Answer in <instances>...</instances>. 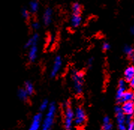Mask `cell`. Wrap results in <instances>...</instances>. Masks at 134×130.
<instances>
[{"instance_id": "cell-1", "label": "cell", "mask_w": 134, "mask_h": 130, "mask_svg": "<svg viewBox=\"0 0 134 130\" xmlns=\"http://www.w3.org/2000/svg\"><path fill=\"white\" fill-rule=\"evenodd\" d=\"M56 105L54 102L49 103L47 111H46V114L44 118H43L42 126L41 130H51L53 126L55 117L56 114Z\"/></svg>"}, {"instance_id": "cell-2", "label": "cell", "mask_w": 134, "mask_h": 130, "mask_svg": "<svg viewBox=\"0 0 134 130\" xmlns=\"http://www.w3.org/2000/svg\"><path fill=\"white\" fill-rule=\"evenodd\" d=\"M64 108V127L65 130H72L74 124V111L68 102L63 105Z\"/></svg>"}, {"instance_id": "cell-3", "label": "cell", "mask_w": 134, "mask_h": 130, "mask_svg": "<svg viewBox=\"0 0 134 130\" xmlns=\"http://www.w3.org/2000/svg\"><path fill=\"white\" fill-rule=\"evenodd\" d=\"M71 79L74 92L77 95H80L82 93L83 90V73L80 71L74 70L71 73Z\"/></svg>"}, {"instance_id": "cell-4", "label": "cell", "mask_w": 134, "mask_h": 130, "mask_svg": "<svg viewBox=\"0 0 134 130\" xmlns=\"http://www.w3.org/2000/svg\"><path fill=\"white\" fill-rule=\"evenodd\" d=\"M115 119L118 126V130H127V118L125 114H124L121 107L117 106L115 108Z\"/></svg>"}, {"instance_id": "cell-5", "label": "cell", "mask_w": 134, "mask_h": 130, "mask_svg": "<svg viewBox=\"0 0 134 130\" xmlns=\"http://www.w3.org/2000/svg\"><path fill=\"white\" fill-rule=\"evenodd\" d=\"M86 114L85 110L80 106L76 107L74 111V124L76 126H82L86 121Z\"/></svg>"}, {"instance_id": "cell-6", "label": "cell", "mask_w": 134, "mask_h": 130, "mask_svg": "<svg viewBox=\"0 0 134 130\" xmlns=\"http://www.w3.org/2000/svg\"><path fill=\"white\" fill-rule=\"evenodd\" d=\"M43 122V114L38 112L34 115L28 130H41Z\"/></svg>"}, {"instance_id": "cell-7", "label": "cell", "mask_w": 134, "mask_h": 130, "mask_svg": "<svg viewBox=\"0 0 134 130\" xmlns=\"http://www.w3.org/2000/svg\"><path fill=\"white\" fill-rule=\"evenodd\" d=\"M62 65V59L61 56H57L53 61V64L51 69V71H50V76L52 77H54L58 75L59 71L61 70Z\"/></svg>"}, {"instance_id": "cell-8", "label": "cell", "mask_w": 134, "mask_h": 130, "mask_svg": "<svg viewBox=\"0 0 134 130\" xmlns=\"http://www.w3.org/2000/svg\"><path fill=\"white\" fill-rule=\"evenodd\" d=\"M121 109L126 117H133L134 114V102L122 103Z\"/></svg>"}, {"instance_id": "cell-9", "label": "cell", "mask_w": 134, "mask_h": 130, "mask_svg": "<svg viewBox=\"0 0 134 130\" xmlns=\"http://www.w3.org/2000/svg\"><path fill=\"white\" fill-rule=\"evenodd\" d=\"M125 92H126V81L124 80H120L118 82V90L116 92V99L118 100V102H121V100Z\"/></svg>"}, {"instance_id": "cell-10", "label": "cell", "mask_w": 134, "mask_h": 130, "mask_svg": "<svg viewBox=\"0 0 134 130\" xmlns=\"http://www.w3.org/2000/svg\"><path fill=\"white\" fill-rule=\"evenodd\" d=\"M39 34L37 33H35L30 38L26 41V42L24 44V48L29 49L32 46L34 45H38V42L39 41Z\"/></svg>"}, {"instance_id": "cell-11", "label": "cell", "mask_w": 134, "mask_h": 130, "mask_svg": "<svg viewBox=\"0 0 134 130\" xmlns=\"http://www.w3.org/2000/svg\"><path fill=\"white\" fill-rule=\"evenodd\" d=\"M53 20V10L50 8H47L43 14V23L44 25L48 26Z\"/></svg>"}, {"instance_id": "cell-12", "label": "cell", "mask_w": 134, "mask_h": 130, "mask_svg": "<svg viewBox=\"0 0 134 130\" xmlns=\"http://www.w3.org/2000/svg\"><path fill=\"white\" fill-rule=\"evenodd\" d=\"M28 50H28V59L31 63H33L35 61V60L38 57V45L32 46Z\"/></svg>"}, {"instance_id": "cell-13", "label": "cell", "mask_w": 134, "mask_h": 130, "mask_svg": "<svg viewBox=\"0 0 134 130\" xmlns=\"http://www.w3.org/2000/svg\"><path fill=\"white\" fill-rule=\"evenodd\" d=\"M124 79L126 81L130 82L134 77V66L133 65H130L128 66L124 73Z\"/></svg>"}, {"instance_id": "cell-14", "label": "cell", "mask_w": 134, "mask_h": 130, "mask_svg": "<svg viewBox=\"0 0 134 130\" xmlns=\"http://www.w3.org/2000/svg\"><path fill=\"white\" fill-rule=\"evenodd\" d=\"M82 23V17L80 14H73L70 19V23L73 27H78Z\"/></svg>"}, {"instance_id": "cell-15", "label": "cell", "mask_w": 134, "mask_h": 130, "mask_svg": "<svg viewBox=\"0 0 134 130\" xmlns=\"http://www.w3.org/2000/svg\"><path fill=\"white\" fill-rule=\"evenodd\" d=\"M127 102H134V92L131 90H126L121 100V103Z\"/></svg>"}, {"instance_id": "cell-16", "label": "cell", "mask_w": 134, "mask_h": 130, "mask_svg": "<svg viewBox=\"0 0 134 130\" xmlns=\"http://www.w3.org/2000/svg\"><path fill=\"white\" fill-rule=\"evenodd\" d=\"M16 96H17V97L19 98V99L23 101V102H26L28 98H29V96L26 92V91L24 90L23 87L18 89V90L16 92Z\"/></svg>"}, {"instance_id": "cell-17", "label": "cell", "mask_w": 134, "mask_h": 130, "mask_svg": "<svg viewBox=\"0 0 134 130\" xmlns=\"http://www.w3.org/2000/svg\"><path fill=\"white\" fill-rule=\"evenodd\" d=\"M113 126L112 122H111V119L109 117H105L103 119V126L102 129L103 130H113Z\"/></svg>"}, {"instance_id": "cell-18", "label": "cell", "mask_w": 134, "mask_h": 130, "mask_svg": "<svg viewBox=\"0 0 134 130\" xmlns=\"http://www.w3.org/2000/svg\"><path fill=\"white\" fill-rule=\"evenodd\" d=\"M23 88L24 90L26 91L29 96H32V94L35 92V87L34 85L32 82L29 81H26L24 83V85H23Z\"/></svg>"}, {"instance_id": "cell-19", "label": "cell", "mask_w": 134, "mask_h": 130, "mask_svg": "<svg viewBox=\"0 0 134 130\" xmlns=\"http://www.w3.org/2000/svg\"><path fill=\"white\" fill-rule=\"evenodd\" d=\"M39 9V2L38 1H32L29 2V10L31 14H35L37 13Z\"/></svg>"}, {"instance_id": "cell-20", "label": "cell", "mask_w": 134, "mask_h": 130, "mask_svg": "<svg viewBox=\"0 0 134 130\" xmlns=\"http://www.w3.org/2000/svg\"><path fill=\"white\" fill-rule=\"evenodd\" d=\"M49 106V102H48V100L47 99H44V100H43L41 102V103L39 105V111L41 113L44 112V111H47Z\"/></svg>"}, {"instance_id": "cell-21", "label": "cell", "mask_w": 134, "mask_h": 130, "mask_svg": "<svg viewBox=\"0 0 134 130\" xmlns=\"http://www.w3.org/2000/svg\"><path fill=\"white\" fill-rule=\"evenodd\" d=\"M124 52L126 55H127L129 56H134V49L129 45H126L124 48Z\"/></svg>"}, {"instance_id": "cell-22", "label": "cell", "mask_w": 134, "mask_h": 130, "mask_svg": "<svg viewBox=\"0 0 134 130\" xmlns=\"http://www.w3.org/2000/svg\"><path fill=\"white\" fill-rule=\"evenodd\" d=\"M21 15L23 17V18H24L25 20H29L30 18V16H31V13L29 10V8H22Z\"/></svg>"}, {"instance_id": "cell-23", "label": "cell", "mask_w": 134, "mask_h": 130, "mask_svg": "<svg viewBox=\"0 0 134 130\" xmlns=\"http://www.w3.org/2000/svg\"><path fill=\"white\" fill-rule=\"evenodd\" d=\"M72 12L73 14H80L81 5L78 2H75L72 5Z\"/></svg>"}, {"instance_id": "cell-24", "label": "cell", "mask_w": 134, "mask_h": 130, "mask_svg": "<svg viewBox=\"0 0 134 130\" xmlns=\"http://www.w3.org/2000/svg\"><path fill=\"white\" fill-rule=\"evenodd\" d=\"M31 27H32L33 30L37 31V30L39 29V28H40V23L38 21H33L31 23Z\"/></svg>"}, {"instance_id": "cell-25", "label": "cell", "mask_w": 134, "mask_h": 130, "mask_svg": "<svg viewBox=\"0 0 134 130\" xmlns=\"http://www.w3.org/2000/svg\"><path fill=\"white\" fill-rule=\"evenodd\" d=\"M102 48L103 50H108L110 48V45L108 42H103L102 44Z\"/></svg>"}, {"instance_id": "cell-26", "label": "cell", "mask_w": 134, "mask_h": 130, "mask_svg": "<svg viewBox=\"0 0 134 130\" xmlns=\"http://www.w3.org/2000/svg\"><path fill=\"white\" fill-rule=\"evenodd\" d=\"M127 130H134V122L131 121L130 123H129L127 126Z\"/></svg>"}, {"instance_id": "cell-27", "label": "cell", "mask_w": 134, "mask_h": 130, "mask_svg": "<svg viewBox=\"0 0 134 130\" xmlns=\"http://www.w3.org/2000/svg\"><path fill=\"white\" fill-rule=\"evenodd\" d=\"M130 87H132V88H134V77L130 81Z\"/></svg>"}, {"instance_id": "cell-28", "label": "cell", "mask_w": 134, "mask_h": 130, "mask_svg": "<svg viewBox=\"0 0 134 130\" xmlns=\"http://www.w3.org/2000/svg\"><path fill=\"white\" fill-rule=\"evenodd\" d=\"M92 63H93V59L92 58H90L89 60H88V65H89V66H91L92 65Z\"/></svg>"}, {"instance_id": "cell-29", "label": "cell", "mask_w": 134, "mask_h": 130, "mask_svg": "<svg viewBox=\"0 0 134 130\" xmlns=\"http://www.w3.org/2000/svg\"><path fill=\"white\" fill-rule=\"evenodd\" d=\"M130 32H131V33H132L133 35H134V27H133L131 28V30H130Z\"/></svg>"}, {"instance_id": "cell-30", "label": "cell", "mask_w": 134, "mask_h": 130, "mask_svg": "<svg viewBox=\"0 0 134 130\" xmlns=\"http://www.w3.org/2000/svg\"><path fill=\"white\" fill-rule=\"evenodd\" d=\"M133 61H134V56H133Z\"/></svg>"}, {"instance_id": "cell-31", "label": "cell", "mask_w": 134, "mask_h": 130, "mask_svg": "<svg viewBox=\"0 0 134 130\" xmlns=\"http://www.w3.org/2000/svg\"><path fill=\"white\" fill-rule=\"evenodd\" d=\"M101 130H103V129H101Z\"/></svg>"}]
</instances>
